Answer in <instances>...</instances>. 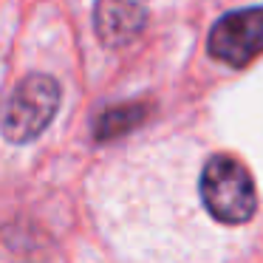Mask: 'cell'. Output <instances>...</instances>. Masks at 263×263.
Here are the masks:
<instances>
[{
    "label": "cell",
    "instance_id": "6da1fadb",
    "mask_svg": "<svg viewBox=\"0 0 263 263\" xmlns=\"http://www.w3.org/2000/svg\"><path fill=\"white\" fill-rule=\"evenodd\" d=\"M198 193L206 212L221 223H246L257 210V193L243 161L229 153L206 159L198 178Z\"/></svg>",
    "mask_w": 263,
    "mask_h": 263
},
{
    "label": "cell",
    "instance_id": "7a4b0ae2",
    "mask_svg": "<svg viewBox=\"0 0 263 263\" xmlns=\"http://www.w3.org/2000/svg\"><path fill=\"white\" fill-rule=\"evenodd\" d=\"M60 85L54 77L31 74L12 91L3 114V136L14 144L34 142L57 116L60 108Z\"/></svg>",
    "mask_w": 263,
    "mask_h": 263
},
{
    "label": "cell",
    "instance_id": "277c9868",
    "mask_svg": "<svg viewBox=\"0 0 263 263\" xmlns=\"http://www.w3.org/2000/svg\"><path fill=\"white\" fill-rule=\"evenodd\" d=\"M147 26V3L144 0H97L93 29L108 48H125Z\"/></svg>",
    "mask_w": 263,
    "mask_h": 263
},
{
    "label": "cell",
    "instance_id": "3957f363",
    "mask_svg": "<svg viewBox=\"0 0 263 263\" xmlns=\"http://www.w3.org/2000/svg\"><path fill=\"white\" fill-rule=\"evenodd\" d=\"M206 51L232 68L249 65L257 54H263V6L223 14L210 29Z\"/></svg>",
    "mask_w": 263,
    "mask_h": 263
}]
</instances>
